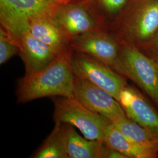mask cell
<instances>
[{"instance_id": "9", "label": "cell", "mask_w": 158, "mask_h": 158, "mask_svg": "<svg viewBox=\"0 0 158 158\" xmlns=\"http://www.w3.org/2000/svg\"><path fill=\"white\" fill-rule=\"evenodd\" d=\"M70 47L73 51L96 58L114 70L118 57L120 43L107 30L96 29L74 38Z\"/></svg>"}, {"instance_id": "21", "label": "cell", "mask_w": 158, "mask_h": 158, "mask_svg": "<svg viewBox=\"0 0 158 158\" xmlns=\"http://www.w3.org/2000/svg\"><path fill=\"white\" fill-rule=\"evenodd\" d=\"M57 2L62 4H68V3H73V2H77L80 1H84L86 0H55Z\"/></svg>"}, {"instance_id": "2", "label": "cell", "mask_w": 158, "mask_h": 158, "mask_svg": "<svg viewBox=\"0 0 158 158\" xmlns=\"http://www.w3.org/2000/svg\"><path fill=\"white\" fill-rule=\"evenodd\" d=\"M158 29V0H130L107 31L119 43L139 48Z\"/></svg>"}, {"instance_id": "12", "label": "cell", "mask_w": 158, "mask_h": 158, "mask_svg": "<svg viewBox=\"0 0 158 158\" xmlns=\"http://www.w3.org/2000/svg\"><path fill=\"white\" fill-rule=\"evenodd\" d=\"M52 15L48 14L35 18L30 23L29 31L34 37L59 55L69 48L70 45Z\"/></svg>"}, {"instance_id": "3", "label": "cell", "mask_w": 158, "mask_h": 158, "mask_svg": "<svg viewBox=\"0 0 158 158\" xmlns=\"http://www.w3.org/2000/svg\"><path fill=\"white\" fill-rule=\"evenodd\" d=\"M60 4L55 0H0V28L19 46L31 21L40 15H53Z\"/></svg>"}, {"instance_id": "19", "label": "cell", "mask_w": 158, "mask_h": 158, "mask_svg": "<svg viewBox=\"0 0 158 158\" xmlns=\"http://www.w3.org/2000/svg\"><path fill=\"white\" fill-rule=\"evenodd\" d=\"M138 49L152 59L158 65V29L151 40Z\"/></svg>"}, {"instance_id": "10", "label": "cell", "mask_w": 158, "mask_h": 158, "mask_svg": "<svg viewBox=\"0 0 158 158\" xmlns=\"http://www.w3.org/2000/svg\"><path fill=\"white\" fill-rule=\"evenodd\" d=\"M119 102L127 117L158 135V114L135 89L127 85Z\"/></svg>"}, {"instance_id": "6", "label": "cell", "mask_w": 158, "mask_h": 158, "mask_svg": "<svg viewBox=\"0 0 158 158\" xmlns=\"http://www.w3.org/2000/svg\"><path fill=\"white\" fill-rule=\"evenodd\" d=\"M71 64L74 76L99 86L119 102L121 93L127 85L123 76L96 58L73 50Z\"/></svg>"}, {"instance_id": "14", "label": "cell", "mask_w": 158, "mask_h": 158, "mask_svg": "<svg viewBox=\"0 0 158 158\" xmlns=\"http://www.w3.org/2000/svg\"><path fill=\"white\" fill-rule=\"evenodd\" d=\"M67 124L66 151L69 158H103L106 145L102 140H90L80 135Z\"/></svg>"}, {"instance_id": "5", "label": "cell", "mask_w": 158, "mask_h": 158, "mask_svg": "<svg viewBox=\"0 0 158 158\" xmlns=\"http://www.w3.org/2000/svg\"><path fill=\"white\" fill-rule=\"evenodd\" d=\"M52 99L55 123L71 125L88 139L103 141L105 131L111 123L110 119L91 111L73 97L57 96Z\"/></svg>"}, {"instance_id": "11", "label": "cell", "mask_w": 158, "mask_h": 158, "mask_svg": "<svg viewBox=\"0 0 158 158\" xmlns=\"http://www.w3.org/2000/svg\"><path fill=\"white\" fill-rule=\"evenodd\" d=\"M19 47V55L24 64L25 74L35 73L44 69L58 55L45 44L34 37L29 30L21 36Z\"/></svg>"}, {"instance_id": "7", "label": "cell", "mask_w": 158, "mask_h": 158, "mask_svg": "<svg viewBox=\"0 0 158 158\" xmlns=\"http://www.w3.org/2000/svg\"><path fill=\"white\" fill-rule=\"evenodd\" d=\"M88 1L62 4L52 15L66 37L69 45L74 38L81 34L96 29H104L91 10Z\"/></svg>"}, {"instance_id": "13", "label": "cell", "mask_w": 158, "mask_h": 158, "mask_svg": "<svg viewBox=\"0 0 158 158\" xmlns=\"http://www.w3.org/2000/svg\"><path fill=\"white\" fill-rule=\"evenodd\" d=\"M103 142L107 147L124 154L128 158H155L158 156V147L143 145L130 141L113 123L108 125L105 131Z\"/></svg>"}, {"instance_id": "16", "label": "cell", "mask_w": 158, "mask_h": 158, "mask_svg": "<svg viewBox=\"0 0 158 158\" xmlns=\"http://www.w3.org/2000/svg\"><path fill=\"white\" fill-rule=\"evenodd\" d=\"M113 123L130 141L143 145L158 147V135L127 116Z\"/></svg>"}, {"instance_id": "1", "label": "cell", "mask_w": 158, "mask_h": 158, "mask_svg": "<svg viewBox=\"0 0 158 158\" xmlns=\"http://www.w3.org/2000/svg\"><path fill=\"white\" fill-rule=\"evenodd\" d=\"M70 47L59 53L51 64L38 72L25 74L18 82V102L26 103L44 97H73L74 75Z\"/></svg>"}, {"instance_id": "20", "label": "cell", "mask_w": 158, "mask_h": 158, "mask_svg": "<svg viewBox=\"0 0 158 158\" xmlns=\"http://www.w3.org/2000/svg\"><path fill=\"white\" fill-rule=\"evenodd\" d=\"M103 158H128L124 154L110 148L106 147Z\"/></svg>"}, {"instance_id": "4", "label": "cell", "mask_w": 158, "mask_h": 158, "mask_svg": "<svg viewBox=\"0 0 158 158\" xmlns=\"http://www.w3.org/2000/svg\"><path fill=\"white\" fill-rule=\"evenodd\" d=\"M114 70L138 85L158 107V65L135 46L121 42Z\"/></svg>"}, {"instance_id": "17", "label": "cell", "mask_w": 158, "mask_h": 158, "mask_svg": "<svg viewBox=\"0 0 158 158\" xmlns=\"http://www.w3.org/2000/svg\"><path fill=\"white\" fill-rule=\"evenodd\" d=\"M130 0H89V4L96 17L107 31L110 25L124 10Z\"/></svg>"}, {"instance_id": "8", "label": "cell", "mask_w": 158, "mask_h": 158, "mask_svg": "<svg viewBox=\"0 0 158 158\" xmlns=\"http://www.w3.org/2000/svg\"><path fill=\"white\" fill-rule=\"evenodd\" d=\"M73 98L91 111L114 123L126 117L123 108L110 93L86 79L74 76Z\"/></svg>"}, {"instance_id": "18", "label": "cell", "mask_w": 158, "mask_h": 158, "mask_svg": "<svg viewBox=\"0 0 158 158\" xmlns=\"http://www.w3.org/2000/svg\"><path fill=\"white\" fill-rule=\"evenodd\" d=\"M19 46L12 41L8 35L0 28V64L7 62L11 58L19 53Z\"/></svg>"}, {"instance_id": "15", "label": "cell", "mask_w": 158, "mask_h": 158, "mask_svg": "<svg viewBox=\"0 0 158 158\" xmlns=\"http://www.w3.org/2000/svg\"><path fill=\"white\" fill-rule=\"evenodd\" d=\"M67 124L55 123L50 135L31 158H69L66 151Z\"/></svg>"}]
</instances>
